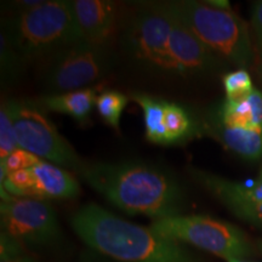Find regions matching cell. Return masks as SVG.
<instances>
[{
	"instance_id": "52a82bcc",
	"label": "cell",
	"mask_w": 262,
	"mask_h": 262,
	"mask_svg": "<svg viewBox=\"0 0 262 262\" xmlns=\"http://www.w3.org/2000/svg\"><path fill=\"white\" fill-rule=\"evenodd\" d=\"M6 101L14 122L18 148L63 169L79 171L84 162L58 133L40 103L17 98Z\"/></svg>"
},
{
	"instance_id": "484cf974",
	"label": "cell",
	"mask_w": 262,
	"mask_h": 262,
	"mask_svg": "<svg viewBox=\"0 0 262 262\" xmlns=\"http://www.w3.org/2000/svg\"><path fill=\"white\" fill-rule=\"evenodd\" d=\"M258 51V63H257V72L260 74L261 79H262V45L260 48H257Z\"/></svg>"
},
{
	"instance_id": "8992f818",
	"label": "cell",
	"mask_w": 262,
	"mask_h": 262,
	"mask_svg": "<svg viewBox=\"0 0 262 262\" xmlns=\"http://www.w3.org/2000/svg\"><path fill=\"white\" fill-rule=\"evenodd\" d=\"M149 227L164 237L202 249L226 261L243 260L253 254L250 241L241 229L210 216H171L155 220Z\"/></svg>"
},
{
	"instance_id": "cb8c5ba5",
	"label": "cell",
	"mask_w": 262,
	"mask_h": 262,
	"mask_svg": "<svg viewBox=\"0 0 262 262\" xmlns=\"http://www.w3.org/2000/svg\"><path fill=\"white\" fill-rule=\"evenodd\" d=\"M251 28H253L256 49L262 45V0L253 4L251 8Z\"/></svg>"
},
{
	"instance_id": "5bb4252c",
	"label": "cell",
	"mask_w": 262,
	"mask_h": 262,
	"mask_svg": "<svg viewBox=\"0 0 262 262\" xmlns=\"http://www.w3.org/2000/svg\"><path fill=\"white\" fill-rule=\"evenodd\" d=\"M34 183L29 196L44 201H66L79 195L80 185L70 170L40 160L31 168Z\"/></svg>"
},
{
	"instance_id": "4316f807",
	"label": "cell",
	"mask_w": 262,
	"mask_h": 262,
	"mask_svg": "<svg viewBox=\"0 0 262 262\" xmlns=\"http://www.w3.org/2000/svg\"><path fill=\"white\" fill-rule=\"evenodd\" d=\"M227 262H250V261H244V260H228Z\"/></svg>"
},
{
	"instance_id": "9c48e42d",
	"label": "cell",
	"mask_w": 262,
	"mask_h": 262,
	"mask_svg": "<svg viewBox=\"0 0 262 262\" xmlns=\"http://www.w3.org/2000/svg\"><path fill=\"white\" fill-rule=\"evenodd\" d=\"M2 232L24 245L48 247L61 239V228L51 203L33 196H2Z\"/></svg>"
},
{
	"instance_id": "44dd1931",
	"label": "cell",
	"mask_w": 262,
	"mask_h": 262,
	"mask_svg": "<svg viewBox=\"0 0 262 262\" xmlns=\"http://www.w3.org/2000/svg\"><path fill=\"white\" fill-rule=\"evenodd\" d=\"M222 83H224L226 98H229V100L242 98L254 90L250 74L243 68L229 72L224 77Z\"/></svg>"
},
{
	"instance_id": "9a60e30c",
	"label": "cell",
	"mask_w": 262,
	"mask_h": 262,
	"mask_svg": "<svg viewBox=\"0 0 262 262\" xmlns=\"http://www.w3.org/2000/svg\"><path fill=\"white\" fill-rule=\"evenodd\" d=\"M206 120L241 129H262V91L254 89L237 100L225 98L208 113Z\"/></svg>"
},
{
	"instance_id": "e0dca14e",
	"label": "cell",
	"mask_w": 262,
	"mask_h": 262,
	"mask_svg": "<svg viewBox=\"0 0 262 262\" xmlns=\"http://www.w3.org/2000/svg\"><path fill=\"white\" fill-rule=\"evenodd\" d=\"M97 95L96 88H86L71 93L44 95L38 102L45 111L64 114L84 125L89 122L90 114L96 107Z\"/></svg>"
},
{
	"instance_id": "2e32d148",
	"label": "cell",
	"mask_w": 262,
	"mask_h": 262,
	"mask_svg": "<svg viewBox=\"0 0 262 262\" xmlns=\"http://www.w3.org/2000/svg\"><path fill=\"white\" fill-rule=\"evenodd\" d=\"M208 131L225 148L247 160L262 159V129H241L225 126L206 120L203 124Z\"/></svg>"
},
{
	"instance_id": "ffe728a7",
	"label": "cell",
	"mask_w": 262,
	"mask_h": 262,
	"mask_svg": "<svg viewBox=\"0 0 262 262\" xmlns=\"http://www.w3.org/2000/svg\"><path fill=\"white\" fill-rule=\"evenodd\" d=\"M17 148L14 122L8 101L5 100L0 106V160L5 159Z\"/></svg>"
},
{
	"instance_id": "3957f363",
	"label": "cell",
	"mask_w": 262,
	"mask_h": 262,
	"mask_svg": "<svg viewBox=\"0 0 262 262\" xmlns=\"http://www.w3.org/2000/svg\"><path fill=\"white\" fill-rule=\"evenodd\" d=\"M2 33L25 60L52 56L84 40L71 2L50 0L10 15Z\"/></svg>"
},
{
	"instance_id": "5b68a950",
	"label": "cell",
	"mask_w": 262,
	"mask_h": 262,
	"mask_svg": "<svg viewBox=\"0 0 262 262\" xmlns=\"http://www.w3.org/2000/svg\"><path fill=\"white\" fill-rule=\"evenodd\" d=\"M171 17L164 2L139 3L124 22L122 45L143 70L176 75L169 54Z\"/></svg>"
},
{
	"instance_id": "83f0119b",
	"label": "cell",
	"mask_w": 262,
	"mask_h": 262,
	"mask_svg": "<svg viewBox=\"0 0 262 262\" xmlns=\"http://www.w3.org/2000/svg\"><path fill=\"white\" fill-rule=\"evenodd\" d=\"M258 247H260V249H261V251H262V242H260V243H258Z\"/></svg>"
},
{
	"instance_id": "d4e9b609",
	"label": "cell",
	"mask_w": 262,
	"mask_h": 262,
	"mask_svg": "<svg viewBox=\"0 0 262 262\" xmlns=\"http://www.w3.org/2000/svg\"><path fill=\"white\" fill-rule=\"evenodd\" d=\"M0 262H38V261L35 260V258L28 256L27 254H22V255H18V256L3 258V260H0Z\"/></svg>"
},
{
	"instance_id": "603a6c76",
	"label": "cell",
	"mask_w": 262,
	"mask_h": 262,
	"mask_svg": "<svg viewBox=\"0 0 262 262\" xmlns=\"http://www.w3.org/2000/svg\"><path fill=\"white\" fill-rule=\"evenodd\" d=\"M22 254H26L25 245L17 239L12 238L11 235L2 232L0 233V260L18 256Z\"/></svg>"
},
{
	"instance_id": "6da1fadb",
	"label": "cell",
	"mask_w": 262,
	"mask_h": 262,
	"mask_svg": "<svg viewBox=\"0 0 262 262\" xmlns=\"http://www.w3.org/2000/svg\"><path fill=\"white\" fill-rule=\"evenodd\" d=\"M111 204L153 221L182 215L185 193L178 180L145 163H84L77 172Z\"/></svg>"
},
{
	"instance_id": "ba28073f",
	"label": "cell",
	"mask_w": 262,
	"mask_h": 262,
	"mask_svg": "<svg viewBox=\"0 0 262 262\" xmlns=\"http://www.w3.org/2000/svg\"><path fill=\"white\" fill-rule=\"evenodd\" d=\"M110 66L107 49L81 40L49 57L44 85L50 94L86 89L107 73Z\"/></svg>"
},
{
	"instance_id": "d6986e66",
	"label": "cell",
	"mask_w": 262,
	"mask_h": 262,
	"mask_svg": "<svg viewBox=\"0 0 262 262\" xmlns=\"http://www.w3.org/2000/svg\"><path fill=\"white\" fill-rule=\"evenodd\" d=\"M0 52L3 81H15L18 78L21 67L26 60L3 33L0 35Z\"/></svg>"
},
{
	"instance_id": "277c9868",
	"label": "cell",
	"mask_w": 262,
	"mask_h": 262,
	"mask_svg": "<svg viewBox=\"0 0 262 262\" xmlns=\"http://www.w3.org/2000/svg\"><path fill=\"white\" fill-rule=\"evenodd\" d=\"M172 12L221 62L243 68L255 60L249 26L231 9L209 2H166Z\"/></svg>"
},
{
	"instance_id": "4fadbf2b",
	"label": "cell",
	"mask_w": 262,
	"mask_h": 262,
	"mask_svg": "<svg viewBox=\"0 0 262 262\" xmlns=\"http://www.w3.org/2000/svg\"><path fill=\"white\" fill-rule=\"evenodd\" d=\"M71 5L84 40L110 47L120 28L119 5L110 0H73Z\"/></svg>"
},
{
	"instance_id": "7c38bea8",
	"label": "cell",
	"mask_w": 262,
	"mask_h": 262,
	"mask_svg": "<svg viewBox=\"0 0 262 262\" xmlns=\"http://www.w3.org/2000/svg\"><path fill=\"white\" fill-rule=\"evenodd\" d=\"M164 3L171 17L169 54L175 74L181 77H199L216 70L221 61L173 14L168 3Z\"/></svg>"
},
{
	"instance_id": "7402d4cb",
	"label": "cell",
	"mask_w": 262,
	"mask_h": 262,
	"mask_svg": "<svg viewBox=\"0 0 262 262\" xmlns=\"http://www.w3.org/2000/svg\"><path fill=\"white\" fill-rule=\"evenodd\" d=\"M40 158L33 153L25 150L22 148H17L11 155L6 157L5 159L0 160V165H3L6 170V172H15L18 170H26L31 169L35 164L40 162Z\"/></svg>"
},
{
	"instance_id": "ac0fdd59",
	"label": "cell",
	"mask_w": 262,
	"mask_h": 262,
	"mask_svg": "<svg viewBox=\"0 0 262 262\" xmlns=\"http://www.w3.org/2000/svg\"><path fill=\"white\" fill-rule=\"evenodd\" d=\"M129 96L117 90H104L97 95L96 110L102 120L116 131L120 130V119L126 104L129 103Z\"/></svg>"
},
{
	"instance_id": "30bf717a",
	"label": "cell",
	"mask_w": 262,
	"mask_h": 262,
	"mask_svg": "<svg viewBox=\"0 0 262 262\" xmlns=\"http://www.w3.org/2000/svg\"><path fill=\"white\" fill-rule=\"evenodd\" d=\"M143 113L145 134L149 142L160 146H179L201 135L204 127L187 108L152 95L130 94Z\"/></svg>"
},
{
	"instance_id": "7a4b0ae2",
	"label": "cell",
	"mask_w": 262,
	"mask_h": 262,
	"mask_svg": "<svg viewBox=\"0 0 262 262\" xmlns=\"http://www.w3.org/2000/svg\"><path fill=\"white\" fill-rule=\"evenodd\" d=\"M71 226L88 247L120 262H199L185 244L93 203L72 216Z\"/></svg>"
},
{
	"instance_id": "8fae6325",
	"label": "cell",
	"mask_w": 262,
	"mask_h": 262,
	"mask_svg": "<svg viewBox=\"0 0 262 262\" xmlns=\"http://www.w3.org/2000/svg\"><path fill=\"white\" fill-rule=\"evenodd\" d=\"M188 172L232 214L262 228V169L256 178L247 181H232L195 168H189Z\"/></svg>"
}]
</instances>
